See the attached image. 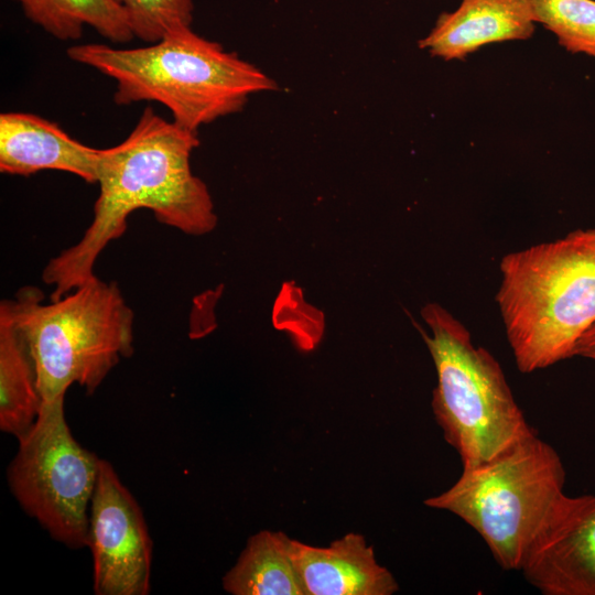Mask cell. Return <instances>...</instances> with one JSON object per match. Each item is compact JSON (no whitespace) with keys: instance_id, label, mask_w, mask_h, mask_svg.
<instances>
[{"instance_id":"2","label":"cell","mask_w":595,"mask_h":595,"mask_svg":"<svg viewBox=\"0 0 595 595\" xmlns=\"http://www.w3.org/2000/svg\"><path fill=\"white\" fill-rule=\"evenodd\" d=\"M66 54L113 79L116 104H161L174 123L193 132L240 111L250 96L278 89L257 66L191 26L174 29L142 47L87 43L69 46Z\"/></svg>"},{"instance_id":"18","label":"cell","mask_w":595,"mask_h":595,"mask_svg":"<svg viewBox=\"0 0 595 595\" xmlns=\"http://www.w3.org/2000/svg\"><path fill=\"white\" fill-rule=\"evenodd\" d=\"M573 356H580L595 360V322L585 331L577 340Z\"/></svg>"},{"instance_id":"15","label":"cell","mask_w":595,"mask_h":595,"mask_svg":"<svg viewBox=\"0 0 595 595\" xmlns=\"http://www.w3.org/2000/svg\"><path fill=\"white\" fill-rule=\"evenodd\" d=\"M25 17L60 41L82 37L93 28L112 43H128L132 33L125 10L116 0H14Z\"/></svg>"},{"instance_id":"9","label":"cell","mask_w":595,"mask_h":595,"mask_svg":"<svg viewBox=\"0 0 595 595\" xmlns=\"http://www.w3.org/2000/svg\"><path fill=\"white\" fill-rule=\"evenodd\" d=\"M544 595H595V495H563L520 567Z\"/></svg>"},{"instance_id":"13","label":"cell","mask_w":595,"mask_h":595,"mask_svg":"<svg viewBox=\"0 0 595 595\" xmlns=\"http://www.w3.org/2000/svg\"><path fill=\"white\" fill-rule=\"evenodd\" d=\"M29 340L0 304V429L20 439L34 424L42 404Z\"/></svg>"},{"instance_id":"4","label":"cell","mask_w":595,"mask_h":595,"mask_svg":"<svg viewBox=\"0 0 595 595\" xmlns=\"http://www.w3.org/2000/svg\"><path fill=\"white\" fill-rule=\"evenodd\" d=\"M39 288L2 300L25 334L42 400L65 396L73 385L93 394L121 358L133 353L134 314L116 282L91 278L44 303Z\"/></svg>"},{"instance_id":"11","label":"cell","mask_w":595,"mask_h":595,"mask_svg":"<svg viewBox=\"0 0 595 595\" xmlns=\"http://www.w3.org/2000/svg\"><path fill=\"white\" fill-rule=\"evenodd\" d=\"M291 556L304 595H391L398 584L372 545L347 533L328 547L291 539Z\"/></svg>"},{"instance_id":"14","label":"cell","mask_w":595,"mask_h":595,"mask_svg":"<svg viewBox=\"0 0 595 595\" xmlns=\"http://www.w3.org/2000/svg\"><path fill=\"white\" fill-rule=\"evenodd\" d=\"M223 586L232 595H304L291 556V538L270 530L250 537Z\"/></svg>"},{"instance_id":"12","label":"cell","mask_w":595,"mask_h":595,"mask_svg":"<svg viewBox=\"0 0 595 595\" xmlns=\"http://www.w3.org/2000/svg\"><path fill=\"white\" fill-rule=\"evenodd\" d=\"M536 24L532 0H462L439 15L419 47L445 61L464 60L488 44L528 40Z\"/></svg>"},{"instance_id":"16","label":"cell","mask_w":595,"mask_h":595,"mask_svg":"<svg viewBox=\"0 0 595 595\" xmlns=\"http://www.w3.org/2000/svg\"><path fill=\"white\" fill-rule=\"evenodd\" d=\"M537 19L571 53L595 58V0H532Z\"/></svg>"},{"instance_id":"10","label":"cell","mask_w":595,"mask_h":595,"mask_svg":"<svg viewBox=\"0 0 595 595\" xmlns=\"http://www.w3.org/2000/svg\"><path fill=\"white\" fill-rule=\"evenodd\" d=\"M100 149L72 138L57 123L28 112L0 115V171L30 176L54 170L97 183Z\"/></svg>"},{"instance_id":"5","label":"cell","mask_w":595,"mask_h":595,"mask_svg":"<svg viewBox=\"0 0 595 595\" xmlns=\"http://www.w3.org/2000/svg\"><path fill=\"white\" fill-rule=\"evenodd\" d=\"M420 328L437 383L432 410L463 468L484 463L534 430L516 402L497 359L472 342L468 329L439 303H428Z\"/></svg>"},{"instance_id":"1","label":"cell","mask_w":595,"mask_h":595,"mask_svg":"<svg viewBox=\"0 0 595 595\" xmlns=\"http://www.w3.org/2000/svg\"><path fill=\"white\" fill-rule=\"evenodd\" d=\"M198 145L197 132L147 107L125 140L100 149L93 220L75 245L43 269V282L53 286L50 300L96 277L97 258L122 236L134 210L149 209L160 223L192 236L216 227L208 187L191 169V155Z\"/></svg>"},{"instance_id":"17","label":"cell","mask_w":595,"mask_h":595,"mask_svg":"<svg viewBox=\"0 0 595 595\" xmlns=\"http://www.w3.org/2000/svg\"><path fill=\"white\" fill-rule=\"evenodd\" d=\"M125 10L132 33L147 43H153L167 32L191 26L193 0H116Z\"/></svg>"},{"instance_id":"6","label":"cell","mask_w":595,"mask_h":595,"mask_svg":"<svg viewBox=\"0 0 595 595\" xmlns=\"http://www.w3.org/2000/svg\"><path fill=\"white\" fill-rule=\"evenodd\" d=\"M564 484L560 455L533 431L495 457L463 468L453 486L424 504L461 518L502 569L520 571L531 543L565 494Z\"/></svg>"},{"instance_id":"3","label":"cell","mask_w":595,"mask_h":595,"mask_svg":"<svg viewBox=\"0 0 595 595\" xmlns=\"http://www.w3.org/2000/svg\"><path fill=\"white\" fill-rule=\"evenodd\" d=\"M499 271L495 300L518 369L573 357L595 322V227L509 252Z\"/></svg>"},{"instance_id":"8","label":"cell","mask_w":595,"mask_h":595,"mask_svg":"<svg viewBox=\"0 0 595 595\" xmlns=\"http://www.w3.org/2000/svg\"><path fill=\"white\" fill-rule=\"evenodd\" d=\"M88 548L95 594H149L152 540L139 504L105 459L90 504Z\"/></svg>"},{"instance_id":"7","label":"cell","mask_w":595,"mask_h":595,"mask_svg":"<svg viewBox=\"0 0 595 595\" xmlns=\"http://www.w3.org/2000/svg\"><path fill=\"white\" fill-rule=\"evenodd\" d=\"M65 396L43 400L8 467L11 491L50 536L71 548L89 547V512L100 459L73 436Z\"/></svg>"}]
</instances>
